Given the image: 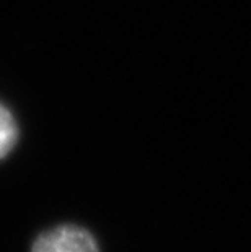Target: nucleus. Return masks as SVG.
Returning <instances> with one entry per match:
<instances>
[{"mask_svg":"<svg viewBox=\"0 0 251 252\" xmlns=\"http://www.w3.org/2000/svg\"><path fill=\"white\" fill-rule=\"evenodd\" d=\"M31 252H100L97 239L85 228L62 224L39 234Z\"/></svg>","mask_w":251,"mask_h":252,"instance_id":"f257e3e1","label":"nucleus"},{"mask_svg":"<svg viewBox=\"0 0 251 252\" xmlns=\"http://www.w3.org/2000/svg\"><path fill=\"white\" fill-rule=\"evenodd\" d=\"M18 128L15 124L12 114L0 104V159H3L12 152V148L17 143Z\"/></svg>","mask_w":251,"mask_h":252,"instance_id":"f03ea898","label":"nucleus"}]
</instances>
